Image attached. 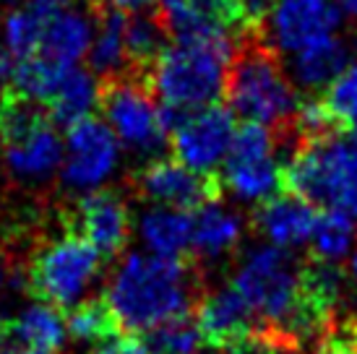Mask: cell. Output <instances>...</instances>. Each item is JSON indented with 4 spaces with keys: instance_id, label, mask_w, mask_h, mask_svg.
I'll return each mask as SVG.
<instances>
[{
    "instance_id": "45",
    "label": "cell",
    "mask_w": 357,
    "mask_h": 354,
    "mask_svg": "<svg viewBox=\"0 0 357 354\" xmlns=\"http://www.w3.org/2000/svg\"><path fill=\"white\" fill-rule=\"evenodd\" d=\"M0 334H3V325H0Z\"/></svg>"
},
{
    "instance_id": "36",
    "label": "cell",
    "mask_w": 357,
    "mask_h": 354,
    "mask_svg": "<svg viewBox=\"0 0 357 354\" xmlns=\"http://www.w3.org/2000/svg\"><path fill=\"white\" fill-rule=\"evenodd\" d=\"M279 0H238V13L243 29L258 31L264 26V21L271 16V10L277 8Z\"/></svg>"
},
{
    "instance_id": "27",
    "label": "cell",
    "mask_w": 357,
    "mask_h": 354,
    "mask_svg": "<svg viewBox=\"0 0 357 354\" xmlns=\"http://www.w3.org/2000/svg\"><path fill=\"white\" fill-rule=\"evenodd\" d=\"M68 70L70 68H60L40 55H34L29 60H19V63H13V73H10L13 91H19L34 102H42V105H50V99L55 97L60 81L66 79Z\"/></svg>"
},
{
    "instance_id": "26",
    "label": "cell",
    "mask_w": 357,
    "mask_h": 354,
    "mask_svg": "<svg viewBox=\"0 0 357 354\" xmlns=\"http://www.w3.org/2000/svg\"><path fill=\"white\" fill-rule=\"evenodd\" d=\"M66 323H68V334L76 341H105L123 331L107 297H91L86 302L73 305Z\"/></svg>"
},
{
    "instance_id": "32",
    "label": "cell",
    "mask_w": 357,
    "mask_h": 354,
    "mask_svg": "<svg viewBox=\"0 0 357 354\" xmlns=\"http://www.w3.org/2000/svg\"><path fill=\"white\" fill-rule=\"evenodd\" d=\"M324 102L334 112V118L344 128H349V123L357 118V63L347 66L337 79L328 84Z\"/></svg>"
},
{
    "instance_id": "13",
    "label": "cell",
    "mask_w": 357,
    "mask_h": 354,
    "mask_svg": "<svg viewBox=\"0 0 357 354\" xmlns=\"http://www.w3.org/2000/svg\"><path fill=\"white\" fill-rule=\"evenodd\" d=\"M70 232L86 237L105 258L123 253L130 237V214L120 193L91 190L70 211Z\"/></svg>"
},
{
    "instance_id": "6",
    "label": "cell",
    "mask_w": 357,
    "mask_h": 354,
    "mask_svg": "<svg viewBox=\"0 0 357 354\" xmlns=\"http://www.w3.org/2000/svg\"><path fill=\"white\" fill-rule=\"evenodd\" d=\"M100 250L86 237L68 232L66 237L40 247L26 271V286L42 302L70 310L79 305L81 295L100 271Z\"/></svg>"
},
{
    "instance_id": "7",
    "label": "cell",
    "mask_w": 357,
    "mask_h": 354,
    "mask_svg": "<svg viewBox=\"0 0 357 354\" xmlns=\"http://www.w3.org/2000/svg\"><path fill=\"white\" fill-rule=\"evenodd\" d=\"M100 107L112 133L141 154H159L167 144V130L159 120V105L149 81L120 73L105 79L100 86Z\"/></svg>"
},
{
    "instance_id": "40",
    "label": "cell",
    "mask_w": 357,
    "mask_h": 354,
    "mask_svg": "<svg viewBox=\"0 0 357 354\" xmlns=\"http://www.w3.org/2000/svg\"><path fill=\"white\" fill-rule=\"evenodd\" d=\"M31 6L40 10L42 16H47L52 10L63 8V6H70V0H31Z\"/></svg>"
},
{
    "instance_id": "17",
    "label": "cell",
    "mask_w": 357,
    "mask_h": 354,
    "mask_svg": "<svg viewBox=\"0 0 357 354\" xmlns=\"http://www.w3.org/2000/svg\"><path fill=\"white\" fill-rule=\"evenodd\" d=\"M6 336H8L10 344L37 349V352L45 354H55L66 344L68 323H66V315L60 313V307L40 300V302H31V305L24 307L6 325Z\"/></svg>"
},
{
    "instance_id": "21",
    "label": "cell",
    "mask_w": 357,
    "mask_h": 354,
    "mask_svg": "<svg viewBox=\"0 0 357 354\" xmlns=\"http://www.w3.org/2000/svg\"><path fill=\"white\" fill-rule=\"evenodd\" d=\"M141 240L157 256H183L193 235V214L175 206H154L139 222Z\"/></svg>"
},
{
    "instance_id": "9",
    "label": "cell",
    "mask_w": 357,
    "mask_h": 354,
    "mask_svg": "<svg viewBox=\"0 0 357 354\" xmlns=\"http://www.w3.org/2000/svg\"><path fill=\"white\" fill-rule=\"evenodd\" d=\"M222 177L217 172H196L178 159H157L133 175V190L159 206L199 211L222 198Z\"/></svg>"
},
{
    "instance_id": "44",
    "label": "cell",
    "mask_w": 357,
    "mask_h": 354,
    "mask_svg": "<svg viewBox=\"0 0 357 354\" xmlns=\"http://www.w3.org/2000/svg\"><path fill=\"white\" fill-rule=\"evenodd\" d=\"M349 271H352V276H355V282H357V247H355V256H352V261H349Z\"/></svg>"
},
{
    "instance_id": "20",
    "label": "cell",
    "mask_w": 357,
    "mask_h": 354,
    "mask_svg": "<svg viewBox=\"0 0 357 354\" xmlns=\"http://www.w3.org/2000/svg\"><path fill=\"white\" fill-rule=\"evenodd\" d=\"M169 34L159 19L157 8L151 13H130L128 29H126V55H128V70L133 76L149 81V73L159 55L169 47Z\"/></svg>"
},
{
    "instance_id": "16",
    "label": "cell",
    "mask_w": 357,
    "mask_h": 354,
    "mask_svg": "<svg viewBox=\"0 0 357 354\" xmlns=\"http://www.w3.org/2000/svg\"><path fill=\"white\" fill-rule=\"evenodd\" d=\"M316 219L318 214L313 211V203L287 190L264 201L253 222L277 247H298L310 240Z\"/></svg>"
},
{
    "instance_id": "18",
    "label": "cell",
    "mask_w": 357,
    "mask_h": 354,
    "mask_svg": "<svg viewBox=\"0 0 357 354\" xmlns=\"http://www.w3.org/2000/svg\"><path fill=\"white\" fill-rule=\"evenodd\" d=\"M349 58H352L349 42L337 34H328L295 52L292 76L303 88L328 86L349 66Z\"/></svg>"
},
{
    "instance_id": "2",
    "label": "cell",
    "mask_w": 357,
    "mask_h": 354,
    "mask_svg": "<svg viewBox=\"0 0 357 354\" xmlns=\"http://www.w3.org/2000/svg\"><path fill=\"white\" fill-rule=\"evenodd\" d=\"M235 49L238 45L229 31L193 42H172L149 73V86L157 102L183 112L217 105L227 86Z\"/></svg>"
},
{
    "instance_id": "30",
    "label": "cell",
    "mask_w": 357,
    "mask_h": 354,
    "mask_svg": "<svg viewBox=\"0 0 357 354\" xmlns=\"http://www.w3.org/2000/svg\"><path fill=\"white\" fill-rule=\"evenodd\" d=\"M204 339H201L196 315H178L167 323L149 331V346L157 354H199Z\"/></svg>"
},
{
    "instance_id": "35",
    "label": "cell",
    "mask_w": 357,
    "mask_h": 354,
    "mask_svg": "<svg viewBox=\"0 0 357 354\" xmlns=\"http://www.w3.org/2000/svg\"><path fill=\"white\" fill-rule=\"evenodd\" d=\"M91 354H149V344L133 331H120L91 349Z\"/></svg>"
},
{
    "instance_id": "1",
    "label": "cell",
    "mask_w": 357,
    "mask_h": 354,
    "mask_svg": "<svg viewBox=\"0 0 357 354\" xmlns=\"http://www.w3.org/2000/svg\"><path fill=\"white\" fill-rule=\"evenodd\" d=\"M204 295V276L193 258L128 253L105 297L123 331L149 334L178 315L193 313Z\"/></svg>"
},
{
    "instance_id": "15",
    "label": "cell",
    "mask_w": 357,
    "mask_h": 354,
    "mask_svg": "<svg viewBox=\"0 0 357 354\" xmlns=\"http://www.w3.org/2000/svg\"><path fill=\"white\" fill-rule=\"evenodd\" d=\"M94 24H97L94 3L89 8L63 6L52 10L45 16V24H42V42L37 55L60 68H73L84 55H89L91 40L97 31Z\"/></svg>"
},
{
    "instance_id": "24",
    "label": "cell",
    "mask_w": 357,
    "mask_h": 354,
    "mask_svg": "<svg viewBox=\"0 0 357 354\" xmlns=\"http://www.w3.org/2000/svg\"><path fill=\"white\" fill-rule=\"evenodd\" d=\"M225 167L227 169L222 183H227V187L240 201L264 203L284 190V172L274 157L245 162V164H225Z\"/></svg>"
},
{
    "instance_id": "41",
    "label": "cell",
    "mask_w": 357,
    "mask_h": 354,
    "mask_svg": "<svg viewBox=\"0 0 357 354\" xmlns=\"http://www.w3.org/2000/svg\"><path fill=\"white\" fill-rule=\"evenodd\" d=\"M0 354H45V352H37V349H26V346H19V344H3L0 346Z\"/></svg>"
},
{
    "instance_id": "4",
    "label": "cell",
    "mask_w": 357,
    "mask_h": 354,
    "mask_svg": "<svg viewBox=\"0 0 357 354\" xmlns=\"http://www.w3.org/2000/svg\"><path fill=\"white\" fill-rule=\"evenodd\" d=\"M282 172L284 190L357 222V141L337 133L300 144Z\"/></svg>"
},
{
    "instance_id": "34",
    "label": "cell",
    "mask_w": 357,
    "mask_h": 354,
    "mask_svg": "<svg viewBox=\"0 0 357 354\" xmlns=\"http://www.w3.org/2000/svg\"><path fill=\"white\" fill-rule=\"evenodd\" d=\"M190 8H196L206 21L219 29H235L243 26L238 13V0H188Z\"/></svg>"
},
{
    "instance_id": "19",
    "label": "cell",
    "mask_w": 357,
    "mask_h": 354,
    "mask_svg": "<svg viewBox=\"0 0 357 354\" xmlns=\"http://www.w3.org/2000/svg\"><path fill=\"white\" fill-rule=\"evenodd\" d=\"M97 8V31L89 47V70L105 79L120 76L128 70V55H126V29H128V16L126 10L118 8Z\"/></svg>"
},
{
    "instance_id": "37",
    "label": "cell",
    "mask_w": 357,
    "mask_h": 354,
    "mask_svg": "<svg viewBox=\"0 0 357 354\" xmlns=\"http://www.w3.org/2000/svg\"><path fill=\"white\" fill-rule=\"evenodd\" d=\"M94 6L100 8H118L126 10V13H139V10L154 8L159 0H91Z\"/></svg>"
},
{
    "instance_id": "11",
    "label": "cell",
    "mask_w": 357,
    "mask_h": 354,
    "mask_svg": "<svg viewBox=\"0 0 357 354\" xmlns=\"http://www.w3.org/2000/svg\"><path fill=\"white\" fill-rule=\"evenodd\" d=\"M339 24L342 8L331 0H279L256 34L277 52L295 55L310 42L334 34Z\"/></svg>"
},
{
    "instance_id": "28",
    "label": "cell",
    "mask_w": 357,
    "mask_h": 354,
    "mask_svg": "<svg viewBox=\"0 0 357 354\" xmlns=\"http://www.w3.org/2000/svg\"><path fill=\"white\" fill-rule=\"evenodd\" d=\"M352 240H355V222L339 211L326 208L324 214H318L313 235H310V253L318 261H328V263H339L342 258L352 250Z\"/></svg>"
},
{
    "instance_id": "14",
    "label": "cell",
    "mask_w": 357,
    "mask_h": 354,
    "mask_svg": "<svg viewBox=\"0 0 357 354\" xmlns=\"http://www.w3.org/2000/svg\"><path fill=\"white\" fill-rule=\"evenodd\" d=\"M193 313H196L204 344L217 352H225L229 344H235L238 339L264 325L253 313V307L245 302V297L235 289V284L219 286L204 295Z\"/></svg>"
},
{
    "instance_id": "8",
    "label": "cell",
    "mask_w": 357,
    "mask_h": 354,
    "mask_svg": "<svg viewBox=\"0 0 357 354\" xmlns=\"http://www.w3.org/2000/svg\"><path fill=\"white\" fill-rule=\"evenodd\" d=\"M118 154L120 141L107 123L97 118L81 120L68 128L60 183L70 193H91L112 175Z\"/></svg>"
},
{
    "instance_id": "31",
    "label": "cell",
    "mask_w": 357,
    "mask_h": 354,
    "mask_svg": "<svg viewBox=\"0 0 357 354\" xmlns=\"http://www.w3.org/2000/svg\"><path fill=\"white\" fill-rule=\"evenodd\" d=\"M274 144H277V133L268 128V125L245 120L240 128H235L229 151L227 157H225V164H245V162L266 159L271 157Z\"/></svg>"
},
{
    "instance_id": "39",
    "label": "cell",
    "mask_w": 357,
    "mask_h": 354,
    "mask_svg": "<svg viewBox=\"0 0 357 354\" xmlns=\"http://www.w3.org/2000/svg\"><path fill=\"white\" fill-rule=\"evenodd\" d=\"M10 73H13V63H10L8 49L3 47V40H0V88L6 86V81L10 79Z\"/></svg>"
},
{
    "instance_id": "3",
    "label": "cell",
    "mask_w": 357,
    "mask_h": 354,
    "mask_svg": "<svg viewBox=\"0 0 357 354\" xmlns=\"http://www.w3.org/2000/svg\"><path fill=\"white\" fill-rule=\"evenodd\" d=\"M250 34L253 37L238 45L229 63L227 105L243 120L268 125L274 133L287 130L298 112V94L282 70L277 49L268 47L256 31Z\"/></svg>"
},
{
    "instance_id": "38",
    "label": "cell",
    "mask_w": 357,
    "mask_h": 354,
    "mask_svg": "<svg viewBox=\"0 0 357 354\" xmlns=\"http://www.w3.org/2000/svg\"><path fill=\"white\" fill-rule=\"evenodd\" d=\"M19 284V276L13 271V266L8 263V258L0 253V295L8 289V286H16Z\"/></svg>"
},
{
    "instance_id": "5",
    "label": "cell",
    "mask_w": 357,
    "mask_h": 354,
    "mask_svg": "<svg viewBox=\"0 0 357 354\" xmlns=\"http://www.w3.org/2000/svg\"><path fill=\"white\" fill-rule=\"evenodd\" d=\"M235 289L245 297L261 323L289 336L300 297V266L284 247L253 250L235 274Z\"/></svg>"
},
{
    "instance_id": "43",
    "label": "cell",
    "mask_w": 357,
    "mask_h": 354,
    "mask_svg": "<svg viewBox=\"0 0 357 354\" xmlns=\"http://www.w3.org/2000/svg\"><path fill=\"white\" fill-rule=\"evenodd\" d=\"M347 133H349V138H352V141H357V118L352 120V123H349V128H347Z\"/></svg>"
},
{
    "instance_id": "33",
    "label": "cell",
    "mask_w": 357,
    "mask_h": 354,
    "mask_svg": "<svg viewBox=\"0 0 357 354\" xmlns=\"http://www.w3.org/2000/svg\"><path fill=\"white\" fill-rule=\"evenodd\" d=\"M225 354H295V339L284 331L261 325L248 336L238 339L235 344H229Z\"/></svg>"
},
{
    "instance_id": "22",
    "label": "cell",
    "mask_w": 357,
    "mask_h": 354,
    "mask_svg": "<svg viewBox=\"0 0 357 354\" xmlns=\"http://www.w3.org/2000/svg\"><path fill=\"white\" fill-rule=\"evenodd\" d=\"M243 235V222L238 214L214 203L201 206L193 214V235H190V247L201 258H219L235 250Z\"/></svg>"
},
{
    "instance_id": "12",
    "label": "cell",
    "mask_w": 357,
    "mask_h": 354,
    "mask_svg": "<svg viewBox=\"0 0 357 354\" xmlns=\"http://www.w3.org/2000/svg\"><path fill=\"white\" fill-rule=\"evenodd\" d=\"M3 146V164L8 175L21 185H45L55 172H60L66 146L58 130L52 128V118L42 120L37 125L16 130L0 138Z\"/></svg>"
},
{
    "instance_id": "10",
    "label": "cell",
    "mask_w": 357,
    "mask_h": 354,
    "mask_svg": "<svg viewBox=\"0 0 357 354\" xmlns=\"http://www.w3.org/2000/svg\"><path fill=\"white\" fill-rule=\"evenodd\" d=\"M235 136V112L225 105H208L185 115L172 130L175 159L196 172H214L225 162Z\"/></svg>"
},
{
    "instance_id": "23",
    "label": "cell",
    "mask_w": 357,
    "mask_h": 354,
    "mask_svg": "<svg viewBox=\"0 0 357 354\" xmlns=\"http://www.w3.org/2000/svg\"><path fill=\"white\" fill-rule=\"evenodd\" d=\"M100 105V84L94 81V73L84 68H73L60 81L55 97L50 99V118L55 125L68 130L81 120L91 118L94 107Z\"/></svg>"
},
{
    "instance_id": "25",
    "label": "cell",
    "mask_w": 357,
    "mask_h": 354,
    "mask_svg": "<svg viewBox=\"0 0 357 354\" xmlns=\"http://www.w3.org/2000/svg\"><path fill=\"white\" fill-rule=\"evenodd\" d=\"M42 24L45 16L34 6L26 8H10L0 21V40L8 49L10 60H29L40 52L42 42Z\"/></svg>"
},
{
    "instance_id": "42",
    "label": "cell",
    "mask_w": 357,
    "mask_h": 354,
    "mask_svg": "<svg viewBox=\"0 0 357 354\" xmlns=\"http://www.w3.org/2000/svg\"><path fill=\"white\" fill-rule=\"evenodd\" d=\"M339 8L342 13H347L349 19L357 21V0H339Z\"/></svg>"
},
{
    "instance_id": "29",
    "label": "cell",
    "mask_w": 357,
    "mask_h": 354,
    "mask_svg": "<svg viewBox=\"0 0 357 354\" xmlns=\"http://www.w3.org/2000/svg\"><path fill=\"white\" fill-rule=\"evenodd\" d=\"M154 8H157L159 19H162L172 42H193L227 31L206 21L196 8H190L188 0H159Z\"/></svg>"
}]
</instances>
